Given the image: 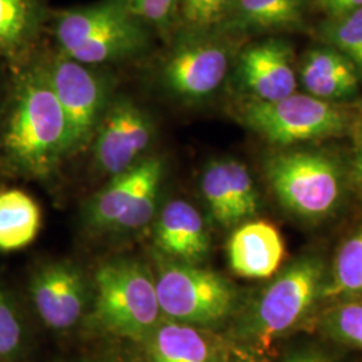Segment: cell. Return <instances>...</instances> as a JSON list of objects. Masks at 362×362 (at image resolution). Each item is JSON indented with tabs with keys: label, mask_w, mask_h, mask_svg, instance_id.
<instances>
[{
	"label": "cell",
	"mask_w": 362,
	"mask_h": 362,
	"mask_svg": "<svg viewBox=\"0 0 362 362\" xmlns=\"http://www.w3.org/2000/svg\"><path fill=\"white\" fill-rule=\"evenodd\" d=\"M153 134L151 117L134 101L112 100L91 140L95 168L112 177L129 170L143 160Z\"/></svg>",
	"instance_id": "obj_9"
},
{
	"label": "cell",
	"mask_w": 362,
	"mask_h": 362,
	"mask_svg": "<svg viewBox=\"0 0 362 362\" xmlns=\"http://www.w3.org/2000/svg\"><path fill=\"white\" fill-rule=\"evenodd\" d=\"M324 260L306 255L286 267L258 297L247 320V334L259 344L291 330L322 298Z\"/></svg>",
	"instance_id": "obj_7"
},
{
	"label": "cell",
	"mask_w": 362,
	"mask_h": 362,
	"mask_svg": "<svg viewBox=\"0 0 362 362\" xmlns=\"http://www.w3.org/2000/svg\"><path fill=\"white\" fill-rule=\"evenodd\" d=\"M233 272L243 278H269L279 269L285 257V243L269 221H248L233 231L227 245Z\"/></svg>",
	"instance_id": "obj_15"
},
{
	"label": "cell",
	"mask_w": 362,
	"mask_h": 362,
	"mask_svg": "<svg viewBox=\"0 0 362 362\" xmlns=\"http://www.w3.org/2000/svg\"><path fill=\"white\" fill-rule=\"evenodd\" d=\"M264 170L279 203L298 218L324 219L342 200L344 172L324 152H278L267 158Z\"/></svg>",
	"instance_id": "obj_4"
},
{
	"label": "cell",
	"mask_w": 362,
	"mask_h": 362,
	"mask_svg": "<svg viewBox=\"0 0 362 362\" xmlns=\"http://www.w3.org/2000/svg\"><path fill=\"white\" fill-rule=\"evenodd\" d=\"M300 79L313 97L324 101L345 100L358 90L360 73L334 47H318L305 55Z\"/></svg>",
	"instance_id": "obj_17"
},
{
	"label": "cell",
	"mask_w": 362,
	"mask_h": 362,
	"mask_svg": "<svg viewBox=\"0 0 362 362\" xmlns=\"http://www.w3.org/2000/svg\"><path fill=\"white\" fill-rule=\"evenodd\" d=\"M200 189L215 221L233 227L257 215L259 194L246 165L233 158L215 160L208 164Z\"/></svg>",
	"instance_id": "obj_12"
},
{
	"label": "cell",
	"mask_w": 362,
	"mask_h": 362,
	"mask_svg": "<svg viewBox=\"0 0 362 362\" xmlns=\"http://www.w3.org/2000/svg\"><path fill=\"white\" fill-rule=\"evenodd\" d=\"M293 59V50L284 40L254 43L239 57V82L254 100L266 103L284 100L297 89Z\"/></svg>",
	"instance_id": "obj_13"
},
{
	"label": "cell",
	"mask_w": 362,
	"mask_h": 362,
	"mask_svg": "<svg viewBox=\"0 0 362 362\" xmlns=\"http://www.w3.org/2000/svg\"><path fill=\"white\" fill-rule=\"evenodd\" d=\"M235 0H180L181 22L188 33H206L226 23Z\"/></svg>",
	"instance_id": "obj_26"
},
{
	"label": "cell",
	"mask_w": 362,
	"mask_h": 362,
	"mask_svg": "<svg viewBox=\"0 0 362 362\" xmlns=\"http://www.w3.org/2000/svg\"><path fill=\"white\" fill-rule=\"evenodd\" d=\"M219 362H269L263 356L254 350L235 349L226 350Z\"/></svg>",
	"instance_id": "obj_31"
},
{
	"label": "cell",
	"mask_w": 362,
	"mask_h": 362,
	"mask_svg": "<svg viewBox=\"0 0 362 362\" xmlns=\"http://www.w3.org/2000/svg\"><path fill=\"white\" fill-rule=\"evenodd\" d=\"M306 0H235L227 25L240 30L267 31L297 26Z\"/></svg>",
	"instance_id": "obj_20"
},
{
	"label": "cell",
	"mask_w": 362,
	"mask_h": 362,
	"mask_svg": "<svg viewBox=\"0 0 362 362\" xmlns=\"http://www.w3.org/2000/svg\"><path fill=\"white\" fill-rule=\"evenodd\" d=\"M43 10L38 0H0V55L15 57L38 38Z\"/></svg>",
	"instance_id": "obj_21"
},
{
	"label": "cell",
	"mask_w": 362,
	"mask_h": 362,
	"mask_svg": "<svg viewBox=\"0 0 362 362\" xmlns=\"http://www.w3.org/2000/svg\"><path fill=\"white\" fill-rule=\"evenodd\" d=\"M353 176L362 191V125L354 130V149H353Z\"/></svg>",
	"instance_id": "obj_32"
},
{
	"label": "cell",
	"mask_w": 362,
	"mask_h": 362,
	"mask_svg": "<svg viewBox=\"0 0 362 362\" xmlns=\"http://www.w3.org/2000/svg\"><path fill=\"white\" fill-rule=\"evenodd\" d=\"M156 291L161 313L169 320L194 325H218L231 315L238 294L218 272L156 254Z\"/></svg>",
	"instance_id": "obj_5"
},
{
	"label": "cell",
	"mask_w": 362,
	"mask_h": 362,
	"mask_svg": "<svg viewBox=\"0 0 362 362\" xmlns=\"http://www.w3.org/2000/svg\"><path fill=\"white\" fill-rule=\"evenodd\" d=\"M149 362H219L226 349L200 326L164 321L145 339Z\"/></svg>",
	"instance_id": "obj_16"
},
{
	"label": "cell",
	"mask_w": 362,
	"mask_h": 362,
	"mask_svg": "<svg viewBox=\"0 0 362 362\" xmlns=\"http://www.w3.org/2000/svg\"><path fill=\"white\" fill-rule=\"evenodd\" d=\"M54 37L59 52L93 67L139 55L149 43L145 23L127 0H103L57 13Z\"/></svg>",
	"instance_id": "obj_2"
},
{
	"label": "cell",
	"mask_w": 362,
	"mask_h": 362,
	"mask_svg": "<svg viewBox=\"0 0 362 362\" xmlns=\"http://www.w3.org/2000/svg\"><path fill=\"white\" fill-rule=\"evenodd\" d=\"M324 38L342 52L362 76V7L339 18H332L322 28Z\"/></svg>",
	"instance_id": "obj_24"
},
{
	"label": "cell",
	"mask_w": 362,
	"mask_h": 362,
	"mask_svg": "<svg viewBox=\"0 0 362 362\" xmlns=\"http://www.w3.org/2000/svg\"><path fill=\"white\" fill-rule=\"evenodd\" d=\"M157 252L182 263L199 264L211 247L206 223L200 212L185 200H172L161 208L156 221Z\"/></svg>",
	"instance_id": "obj_14"
},
{
	"label": "cell",
	"mask_w": 362,
	"mask_h": 362,
	"mask_svg": "<svg viewBox=\"0 0 362 362\" xmlns=\"http://www.w3.org/2000/svg\"><path fill=\"white\" fill-rule=\"evenodd\" d=\"M22 342V326L8 299L0 293V356H11Z\"/></svg>",
	"instance_id": "obj_28"
},
{
	"label": "cell",
	"mask_w": 362,
	"mask_h": 362,
	"mask_svg": "<svg viewBox=\"0 0 362 362\" xmlns=\"http://www.w3.org/2000/svg\"><path fill=\"white\" fill-rule=\"evenodd\" d=\"M153 157L143 158L133 168L113 176L104 188L91 197L85 219L94 231H113L117 221L129 209L144 179L151 168Z\"/></svg>",
	"instance_id": "obj_18"
},
{
	"label": "cell",
	"mask_w": 362,
	"mask_h": 362,
	"mask_svg": "<svg viewBox=\"0 0 362 362\" xmlns=\"http://www.w3.org/2000/svg\"><path fill=\"white\" fill-rule=\"evenodd\" d=\"M349 296H362V227L338 248L332 281L322 288V298Z\"/></svg>",
	"instance_id": "obj_22"
},
{
	"label": "cell",
	"mask_w": 362,
	"mask_h": 362,
	"mask_svg": "<svg viewBox=\"0 0 362 362\" xmlns=\"http://www.w3.org/2000/svg\"><path fill=\"white\" fill-rule=\"evenodd\" d=\"M91 67L62 52L46 66L52 90L65 116L69 156L85 149L91 143L112 103L109 81Z\"/></svg>",
	"instance_id": "obj_8"
},
{
	"label": "cell",
	"mask_w": 362,
	"mask_h": 362,
	"mask_svg": "<svg viewBox=\"0 0 362 362\" xmlns=\"http://www.w3.org/2000/svg\"><path fill=\"white\" fill-rule=\"evenodd\" d=\"M165 165L161 158L153 157L143 184L134 196L129 209L121 216L113 228V233H136L146 227L157 212V206L161 194Z\"/></svg>",
	"instance_id": "obj_23"
},
{
	"label": "cell",
	"mask_w": 362,
	"mask_h": 362,
	"mask_svg": "<svg viewBox=\"0 0 362 362\" xmlns=\"http://www.w3.org/2000/svg\"><path fill=\"white\" fill-rule=\"evenodd\" d=\"M320 6L332 18H339L362 7V0H320Z\"/></svg>",
	"instance_id": "obj_30"
},
{
	"label": "cell",
	"mask_w": 362,
	"mask_h": 362,
	"mask_svg": "<svg viewBox=\"0 0 362 362\" xmlns=\"http://www.w3.org/2000/svg\"><path fill=\"white\" fill-rule=\"evenodd\" d=\"M40 228V209L23 191L0 192V250L15 251L28 246Z\"/></svg>",
	"instance_id": "obj_19"
},
{
	"label": "cell",
	"mask_w": 362,
	"mask_h": 362,
	"mask_svg": "<svg viewBox=\"0 0 362 362\" xmlns=\"http://www.w3.org/2000/svg\"><path fill=\"white\" fill-rule=\"evenodd\" d=\"M83 274L69 262L49 263L34 275L30 293L42 321L54 330H67L81 320L88 303Z\"/></svg>",
	"instance_id": "obj_11"
},
{
	"label": "cell",
	"mask_w": 362,
	"mask_h": 362,
	"mask_svg": "<svg viewBox=\"0 0 362 362\" xmlns=\"http://www.w3.org/2000/svg\"><path fill=\"white\" fill-rule=\"evenodd\" d=\"M95 318L119 337L145 341L161 322L155 274L136 259H112L95 272Z\"/></svg>",
	"instance_id": "obj_3"
},
{
	"label": "cell",
	"mask_w": 362,
	"mask_h": 362,
	"mask_svg": "<svg viewBox=\"0 0 362 362\" xmlns=\"http://www.w3.org/2000/svg\"><path fill=\"white\" fill-rule=\"evenodd\" d=\"M132 13L145 25L165 33L179 13L180 0H127Z\"/></svg>",
	"instance_id": "obj_27"
},
{
	"label": "cell",
	"mask_w": 362,
	"mask_h": 362,
	"mask_svg": "<svg viewBox=\"0 0 362 362\" xmlns=\"http://www.w3.org/2000/svg\"><path fill=\"white\" fill-rule=\"evenodd\" d=\"M356 106H357V109H358V110H361L362 112V98L358 101V103H357V104H356Z\"/></svg>",
	"instance_id": "obj_33"
},
{
	"label": "cell",
	"mask_w": 362,
	"mask_h": 362,
	"mask_svg": "<svg viewBox=\"0 0 362 362\" xmlns=\"http://www.w3.org/2000/svg\"><path fill=\"white\" fill-rule=\"evenodd\" d=\"M322 327L338 342L362 349V300L344 302L330 309L322 318Z\"/></svg>",
	"instance_id": "obj_25"
},
{
	"label": "cell",
	"mask_w": 362,
	"mask_h": 362,
	"mask_svg": "<svg viewBox=\"0 0 362 362\" xmlns=\"http://www.w3.org/2000/svg\"><path fill=\"white\" fill-rule=\"evenodd\" d=\"M239 116L247 128L281 146L341 136L351 122L349 113L339 106L296 93L272 103L251 98Z\"/></svg>",
	"instance_id": "obj_6"
},
{
	"label": "cell",
	"mask_w": 362,
	"mask_h": 362,
	"mask_svg": "<svg viewBox=\"0 0 362 362\" xmlns=\"http://www.w3.org/2000/svg\"><path fill=\"white\" fill-rule=\"evenodd\" d=\"M282 362H334L324 349L315 345H302L286 353Z\"/></svg>",
	"instance_id": "obj_29"
},
{
	"label": "cell",
	"mask_w": 362,
	"mask_h": 362,
	"mask_svg": "<svg viewBox=\"0 0 362 362\" xmlns=\"http://www.w3.org/2000/svg\"><path fill=\"white\" fill-rule=\"evenodd\" d=\"M202 34L188 33L163 66V83L177 98H206L219 89L227 76L230 55L226 46Z\"/></svg>",
	"instance_id": "obj_10"
},
{
	"label": "cell",
	"mask_w": 362,
	"mask_h": 362,
	"mask_svg": "<svg viewBox=\"0 0 362 362\" xmlns=\"http://www.w3.org/2000/svg\"><path fill=\"white\" fill-rule=\"evenodd\" d=\"M0 145L10 168L37 179L50 176L69 156L65 116L46 66L18 79Z\"/></svg>",
	"instance_id": "obj_1"
}]
</instances>
